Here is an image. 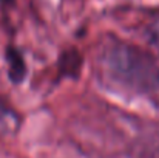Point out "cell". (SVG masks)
I'll return each mask as SVG.
<instances>
[{"label":"cell","mask_w":159,"mask_h":158,"mask_svg":"<svg viewBox=\"0 0 159 158\" xmlns=\"http://www.w3.org/2000/svg\"><path fill=\"white\" fill-rule=\"evenodd\" d=\"M102 64L116 82L133 92L152 93L159 90V64L144 50L114 44L104 51Z\"/></svg>","instance_id":"6da1fadb"},{"label":"cell","mask_w":159,"mask_h":158,"mask_svg":"<svg viewBox=\"0 0 159 158\" xmlns=\"http://www.w3.org/2000/svg\"><path fill=\"white\" fill-rule=\"evenodd\" d=\"M20 124V118L16 110L0 99V135H9L17 130Z\"/></svg>","instance_id":"7a4b0ae2"},{"label":"cell","mask_w":159,"mask_h":158,"mask_svg":"<svg viewBox=\"0 0 159 158\" xmlns=\"http://www.w3.org/2000/svg\"><path fill=\"white\" fill-rule=\"evenodd\" d=\"M8 62H9V76L14 82H20L25 76V62L22 56L17 51L8 53Z\"/></svg>","instance_id":"3957f363"},{"label":"cell","mask_w":159,"mask_h":158,"mask_svg":"<svg viewBox=\"0 0 159 158\" xmlns=\"http://www.w3.org/2000/svg\"><path fill=\"white\" fill-rule=\"evenodd\" d=\"M148 41L159 51V19H156L148 28Z\"/></svg>","instance_id":"277c9868"}]
</instances>
